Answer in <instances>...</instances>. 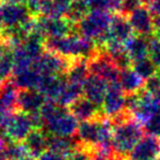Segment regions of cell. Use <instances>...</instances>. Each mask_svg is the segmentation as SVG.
I'll return each mask as SVG.
<instances>
[{"label":"cell","instance_id":"cell-25","mask_svg":"<svg viewBox=\"0 0 160 160\" xmlns=\"http://www.w3.org/2000/svg\"><path fill=\"white\" fill-rule=\"evenodd\" d=\"M89 75L90 71L89 65H88V60L76 59L71 61L66 74H65V78L69 82L83 86V84L87 81V78H89Z\"/></svg>","mask_w":160,"mask_h":160},{"label":"cell","instance_id":"cell-30","mask_svg":"<svg viewBox=\"0 0 160 160\" xmlns=\"http://www.w3.org/2000/svg\"><path fill=\"white\" fill-rule=\"evenodd\" d=\"M2 152L6 156L7 160H15L28 155L23 143L13 141H6V144L2 148Z\"/></svg>","mask_w":160,"mask_h":160},{"label":"cell","instance_id":"cell-42","mask_svg":"<svg viewBox=\"0 0 160 160\" xmlns=\"http://www.w3.org/2000/svg\"><path fill=\"white\" fill-rule=\"evenodd\" d=\"M154 96L156 97V99H157V100H158V102L160 103V88L158 89V91L156 92V93L154 94Z\"/></svg>","mask_w":160,"mask_h":160},{"label":"cell","instance_id":"cell-28","mask_svg":"<svg viewBox=\"0 0 160 160\" xmlns=\"http://www.w3.org/2000/svg\"><path fill=\"white\" fill-rule=\"evenodd\" d=\"M14 72V58L12 49L7 50L0 56V83L12 78Z\"/></svg>","mask_w":160,"mask_h":160},{"label":"cell","instance_id":"cell-13","mask_svg":"<svg viewBox=\"0 0 160 160\" xmlns=\"http://www.w3.org/2000/svg\"><path fill=\"white\" fill-rule=\"evenodd\" d=\"M47 98L39 89H20L18 96V110L28 114H39Z\"/></svg>","mask_w":160,"mask_h":160},{"label":"cell","instance_id":"cell-21","mask_svg":"<svg viewBox=\"0 0 160 160\" xmlns=\"http://www.w3.org/2000/svg\"><path fill=\"white\" fill-rule=\"evenodd\" d=\"M73 0H41L40 17L66 18Z\"/></svg>","mask_w":160,"mask_h":160},{"label":"cell","instance_id":"cell-1","mask_svg":"<svg viewBox=\"0 0 160 160\" xmlns=\"http://www.w3.org/2000/svg\"><path fill=\"white\" fill-rule=\"evenodd\" d=\"M41 128L49 136L70 137L77 135L79 121L70 112L68 107L53 100H47L40 112Z\"/></svg>","mask_w":160,"mask_h":160},{"label":"cell","instance_id":"cell-3","mask_svg":"<svg viewBox=\"0 0 160 160\" xmlns=\"http://www.w3.org/2000/svg\"><path fill=\"white\" fill-rule=\"evenodd\" d=\"M144 127L133 117L113 124V149L120 156H130L139 141L144 137Z\"/></svg>","mask_w":160,"mask_h":160},{"label":"cell","instance_id":"cell-26","mask_svg":"<svg viewBox=\"0 0 160 160\" xmlns=\"http://www.w3.org/2000/svg\"><path fill=\"white\" fill-rule=\"evenodd\" d=\"M83 96L82 93V86L75 83H71L66 80L63 84V87L60 89V93L58 95L55 102L64 106V107H69L73 102H75L77 99Z\"/></svg>","mask_w":160,"mask_h":160},{"label":"cell","instance_id":"cell-32","mask_svg":"<svg viewBox=\"0 0 160 160\" xmlns=\"http://www.w3.org/2000/svg\"><path fill=\"white\" fill-rule=\"evenodd\" d=\"M143 127L147 135L160 137V112L150 118Z\"/></svg>","mask_w":160,"mask_h":160},{"label":"cell","instance_id":"cell-40","mask_svg":"<svg viewBox=\"0 0 160 160\" xmlns=\"http://www.w3.org/2000/svg\"><path fill=\"white\" fill-rule=\"evenodd\" d=\"M15 160H37V159H36V158H34V157H32V156H30V155H26V156L21 157V158L15 159Z\"/></svg>","mask_w":160,"mask_h":160},{"label":"cell","instance_id":"cell-29","mask_svg":"<svg viewBox=\"0 0 160 160\" xmlns=\"http://www.w3.org/2000/svg\"><path fill=\"white\" fill-rule=\"evenodd\" d=\"M90 11L86 0H73L70 10L67 14V19L74 24H77L78 22Z\"/></svg>","mask_w":160,"mask_h":160},{"label":"cell","instance_id":"cell-18","mask_svg":"<svg viewBox=\"0 0 160 160\" xmlns=\"http://www.w3.org/2000/svg\"><path fill=\"white\" fill-rule=\"evenodd\" d=\"M150 38L135 34L125 42V51L132 60V63L136 60L149 57Z\"/></svg>","mask_w":160,"mask_h":160},{"label":"cell","instance_id":"cell-35","mask_svg":"<svg viewBox=\"0 0 160 160\" xmlns=\"http://www.w3.org/2000/svg\"><path fill=\"white\" fill-rule=\"evenodd\" d=\"M92 160H127L126 157L118 154H104L100 152H92Z\"/></svg>","mask_w":160,"mask_h":160},{"label":"cell","instance_id":"cell-11","mask_svg":"<svg viewBox=\"0 0 160 160\" xmlns=\"http://www.w3.org/2000/svg\"><path fill=\"white\" fill-rule=\"evenodd\" d=\"M73 60L66 59L48 50H45L42 57L34 65L42 75H65Z\"/></svg>","mask_w":160,"mask_h":160},{"label":"cell","instance_id":"cell-43","mask_svg":"<svg viewBox=\"0 0 160 160\" xmlns=\"http://www.w3.org/2000/svg\"><path fill=\"white\" fill-rule=\"evenodd\" d=\"M3 30H4V26H3V24H2L1 19H0V36L2 35V32H3Z\"/></svg>","mask_w":160,"mask_h":160},{"label":"cell","instance_id":"cell-12","mask_svg":"<svg viewBox=\"0 0 160 160\" xmlns=\"http://www.w3.org/2000/svg\"><path fill=\"white\" fill-rule=\"evenodd\" d=\"M128 157L130 160H158L160 157V137L152 135L144 136Z\"/></svg>","mask_w":160,"mask_h":160},{"label":"cell","instance_id":"cell-14","mask_svg":"<svg viewBox=\"0 0 160 160\" xmlns=\"http://www.w3.org/2000/svg\"><path fill=\"white\" fill-rule=\"evenodd\" d=\"M68 108L79 122L102 118V114H101L103 113L102 107L83 96L71 103Z\"/></svg>","mask_w":160,"mask_h":160},{"label":"cell","instance_id":"cell-8","mask_svg":"<svg viewBox=\"0 0 160 160\" xmlns=\"http://www.w3.org/2000/svg\"><path fill=\"white\" fill-rule=\"evenodd\" d=\"M0 19L4 28H17L25 26L33 15L26 3L3 1L0 3Z\"/></svg>","mask_w":160,"mask_h":160},{"label":"cell","instance_id":"cell-46","mask_svg":"<svg viewBox=\"0 0 160 160\" xmlns=\"http://www.w3.org/2000/svg\"><path fill=\"white\" fill-rule=\"evenodd\" d=\"M0 3H1V0H0Z\"/></svg>","mask_w":160,"mask_h":160},{"label":"cell","instance_id":"cell-7","mask_svg":"<svg viewBox=\"0 0 160 160\" xmlns=\"http://www.w3.org/2000/svg\"><path fill=\"white\" fill-rule=\"evenodd\" d=\"M40 33L45 39L67 36L76 32V24L71 23L67 18L37 17L34 19L33 30Z\"/></svg>","mask_w":160,"mask_h":160},{"label":"cell","instance_id":"cell-47","mask_svg":"<svg viewBox=\"0 0 160 160\" xmlns=\"http://www.w3.org/2000/svg\"><path fill=\"white\" fill-rule=\"evenodd\" d=\"M158 160H160V157H159V159H158Z\"/></svg>","mask_w":160,"mask_h":160},{"label":"cell","instance_id":"cell-27","mask_svg":"<svg viewBox=\"0 0 160 160\" xmlns=\"http://www.w3.org/2000/svg\"><path fill=\"white\" fill-rule=\"evenodd\" d=\"M132 69L143 78L144 81H147L148 78H152L160 71L157 64L150 59L149 57L143 58V59L136 60L132 63Z\"/></svg>","mask_w":160,"mask_h":160},{"label":"cell","instance_id":"cell-20","mask_svg":"<svg viewBox=\"0 0 160 160\" xmlns=\"http://www.w3.org/2000/svg\"><path fill=\"white\" fill-rule=\"evenodd\" d=\"M42 74L35 67L13 73L11 80L19 87V89H39Z\"/></svg>","mask_w":160,"mask_h":160},{"label":"cell","instance_id":"cell-34","mask_svg":"<svg viewBox=\"0 0 160 160\" xmlns=\"http://www.w3.org/2000/svg\"><path fill=\"white\" fill-rule=\"evenodd\" d=\"M67 160H92V152L91 150L81 146L79 149L67 156Z\"/></svg>","mask_w":160,"mask_h":160},{"label":"cell","instance_id":"cell-6","mask_svg":"<svg viewBox=\"0 0 160 160\" xmlns=\"http://www.w3.org/2000/svg\"><path fill=\"white\" fill-rule=\"evenodd\" d=\"M102 111L112 123L120 122L130 117L127 110V95L121 88L119 82L109 84L108 93L102 103Z\"/></svg>","mask_w":160,"mask_h":160},{"label":"cell","instance_id":"cell-31","mask_svg":"<svg viewBox=\"0 0 160 160\" xmlns=\"http://www.w3.org/2000/svg\"><path fill=\"white\" fill-rule=\"evenodd\" d=\"M90 10H107L118 11L120 9L121 0H86Z\"/></svg>","mask_w":160,"mask_h":160},{"label":"cell","instance_id":"cell-36","mask_svg":"<svg viewBox=\"0 0 160 160\" xmlns=\"http://www.w3.org/2000/svg\"><path fill=\"white\" fill-rule=\"evenodd\" d=\"M37 160H67V157L59 154V152H53V150H47Z\"/></svg>","mask_w":160,"mask_h":160},{"label":"cell","instance_id":"cell-23","mask_svg":"<svg viewBox=\"0 0 160 160\" xmlns=\"http://www.w3.org/2000/svg\"><path fill=\"white\" fill-rule=\"evenodd\" d=\"M64 82L65 78H63V75H43L39 91L46 97L47 100L56 101Z\"/></svg>","mask_w":160,"mask_h":160},{"label":"cell","instance_id":"cell-38","mask_svg":"<svg viewBox=\"0 0 160 160\" xmlns=\"http://www.w3.org/2000/svg\"><path fill=\"white\" fill-rule=\"evenodd\" d=\"M10 113H11V112L9 111V110H7L6 108H4L1 103H0V125L4 122V120L7 119V117H8Z\"/></svg>","mask_w":160,"mask_h":160},{"label":"cell","instance_id":"cell-9","mask_svg":"<svg viewBox=\"0 0 160 160\" xmlns=\"http://www.w3.org/2000/svg\"><path fill=\"white\" fill-rule=\"evenodd\" d=\"M90 74H93L103 78L108 84L119 82V75L121 70L114 64L110 56L104 50L98 52L93 58L88 60Z\"/></svg>","mask_w":160,"mask_h":160},{"label":"cell","instance_id":"cell-44","mask_svg":"<svg viewBox=\"0 0 160 160\" xmlns=\"http://www.w3.org/2000/svg\"><path fill=\"white\" fill-rule=\"evenodd\" d=\"M0 160H7L6 156H4L3 152H2V150H0Z\"/></svg>","mask_w":160,"mask_h":160},{"label":"cell","instance_id":"cell-33","mask_svg":"<svg viewBox=\"0 0 160 160\" xmlns=\"http://www.w3.org/2000/svg\"><path fill=\"white\" fill-rule=\"evenodd\" d=\"M141 6H143V1L141 0H121L119 13L127 17L133 11L138 9Z\"/></svg>","mask_w":160,"mask_h":160},{"label":"cell","instance_id":"cell-41","mask_svg":"<svg viewBox=\"0 0 160 160\" xmlns=\"http://www.w3.org/2000/svg\"><path fill=\"white\" fill-rule=\"evenodd\" d=\"M3 1H11V2H19V3H26L28 0H3Z\"/></svg>","mask_w":160,"mask_h":160},{"label":"cell","instance_id":"cell-5","mask_svg":"<svg viewBox=\"0 0 160 160\" xmlns=\"http://www.w3.org/2000/svg\"><path fill=\"white\" fill-rule=\"evenodd\" d=\"M112 14L107 10H90L76 24V32L80 36L93 40L97 45H104L108 40Z\"/></svg>","mask_w":160,"mask_h":160},{"label":"cell","instance_id":"cell-24","mask_svg":"<svg viewBox=\"0 0 160 160\" xmlns=\"http://www.w3.org/2000/svg\"><path fill=\"white\" fill-rule=\"evenodd\" d=\"M81 147V144L78 139L77 135L70 137H55L49 136V149L53 152H59L64 156H69L79 149Z\"/></svg>","mask_w":160,"mask_h":160},{"label":"cell","instance_id":"cell-17","mask_svg":"<svg viewBox=\"0 0 160 160\" xmlns=\"http://www.w3.org/2000/svg\"><path fill=\"white\" fill-rule=\"evenodd\" d=\"M108 88H109L108 82L99 76L90 74L82 86L83 97L102 107L105 95L108 93Z\"/></svg>","mask_w":160,"mask_h":160},{"label":"cell","instance_id":"cell-2","mask_svg":"<svg viewBox=\"0 0 160 160\" xmlns=\"http://www.w3.org/2000/svg\"><path fill=\"white\" fill-rule=\"evenodd\" d=\"M44 46L46 50L69 60H90L99 52L96 42L80 36L78 33L69 34L63 37L48 38L45 40Z\"/></svg>","mask_w":160,"mask_h":160},{"label":"cell","instance_id":"cell-15","mask_svg":"<svg viewBox=\"0 0 160 160\" xmlns=\"http://www.w3.org/2000/svg\"><path fill=\"white\" fill-rule=\"evenodd\" d=\"M22 143L28 155L39 159L49 149V135L43 128H34Z\"/></svg>","mask_w":160,"mask_h":160},{"label":"cell","instance_id":"cell-22","mask_svg":"<svg viewBox=\"0 0 160 160\" xmlns=\"http://www.w3.org/2000/svg\"><path fill=\"white\" fill-rule=\"evenodd\" d=\"M19 92V87L11 78L0 83V103L10 112H14L18 110Z\"/></svg>","mask_w":160,"mask_h":160},{"label":"cell","instance_id":"cell-4","mask_svg":"<svg viewBox=\"0 0 160 160\" xmlns=\"http://www.w3.org/2000/svg\"><path fill=\"white\" fill-rule=\"evenodd\" d=\"M41 127L42 122L40 113L28 114L17 110L11 112L4 122L0 125V134L7 141L22 143L34 128H41Z\"/></svg>","mask_w":160,"mask_h":160},{"label":"cell","instance_id":"cell-45","mask_svg":"<svg viewBox=\"0 0 160 160\" xmlns=\"http://www.w3.org/2000/svg\"><path fill=\"white\" fill-rule=\"evenodd\" d=\"M143 1V3H147V4H150L152 2H154L155 0H141Z\"/></svg>","mask_w":160,"mask_h":160},{"label":"cell","instance_id":"cell-19","mask_svg":"<svg viewBox=\"0 0 160 160\" xmlns=\"http://www.w3.org/2000/svg\"><path fill=\"white\" fill-rule=\"evenodd\" d=\"M119 84L126 95H133L145 88V81L130 68L120 71Z\"/></svg>","mask_w":160,"mask_h":160},{"label":"cell","instance_id":"cell-10","mask_svg":"<svg viewBox=\"0 0 160 160\" xmlns=\"http://www.w3.org/2000/svg\"><path fill=\"white\" fill-rule=\"evenodd\" d=\"M127 18L136 35L145 37L155 36V15L150 11L149 7L143 4L127 15Z\"/></svg>","mask_w":160,"mask_h":160},{"label":"cell","instance_id":"cell-37","mask_svg":"<svg viewBox=\"0 0 160 160\" xmlns=\"http://www.w3.org/2000/svg\"><path fill=\"white\" fill-rule=\"evenodd\" d=\"M9 49H11V48H10V46H9L8 42H7L2 36H0V56L3 55V53L6 52L7 50H9Z\"/></svg>","mask_w":160,"mask_h":160},{"label":"cell","instance_id":"cell-16","mask_svg":"<svg viewBox=\"0 0 160 160\" xmlns=\"http://www.w3.org/2000/svg\"><path fill=\"white\" fill-rule=\"evenodd\" d=\"M134 35V31L132 28L128 18L121 13H114L112 15L111 23H110L108 39L115 40L121 44H124Z\"/></svg>","mask_w":160,"mask_h":160},{"label":"cell","instance_id":"cell-39","mask_svg":"<svg viewBox=\"0 0 160 160\" xmlns=\"http://www.w3.org/2000/svg\"><path fill=\"white\" fill-rule=\"evenodd\" d=\"M6 141L7 139L4 138L3 136H2L1 134H0V150H2V148H3L4 144H6Z\"/></svg>","mask_w":160,"mask_h":160}]
</instances>
